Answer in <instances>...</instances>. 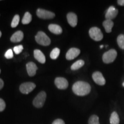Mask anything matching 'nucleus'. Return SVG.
<instances>
[{
  "label": "nucleus",
  "mask_w": 124,
  "mask_h": 124,
  "mask_svg": "<svg viewBox=\"0 0 124 124\" xmlns=\"http://www.w3.org/2000/svg\"><path fill=\"white\" fill-rule=\"evenodd\" d=\"M85 64V62L83 60H79L74 63L71 67L72 70H77L80 69Z\"/></svg>",
  "instance_id": "6ab92c4d"
},
{
  "label": "nucleus",
  "mask_w": 124,
  "mask_h": 124,
  "mask_svg": "<svg viewBox=\"0 0 124 124\" xmlns=\"http://www.w3.org/2000/svg\"><path fill=\"white\" fill-rule=\"evenodd\" d=\"M36 87V85L32 82H26L20 85V90L23 94H28Z\"/></svg>",
  "instance_id": "423d86ee"
},
{
  "label": "nucleus",
  "mask_w": 124,
  "mask_h": 124,
  "mask_svg": "<svg viewBox=\"0 0 124 124\" xmlns=\"http://www.w3.org/2000/svg\"><path fill=\"white\" fill-rule=\"evenodd\" d=\"M34 57L39 62L44 64L46 62V57L42 52L39 49H35L34 51Z\"/></svg>",
  "instance_id": "2eb2a0df"
},
{
  "label": "nucleus",
  "mask_w": 124,
  "mask_h": 124,
  "mask_svg": "<svg viewBox=\"0 0 124 124\" xmlns=\"http://www.w3.org/2000/svg\"><path fill=\"white\" fill-rule=\"evenodd\" d=\"M67 18L68 23L72 27H75L77 26L78 23V18L77 16L74 13L70 12L67 15Z\"/></svg>",
  "instance_id": "f8f14e48"
},
{
  "label": "nucleus",
  "mask_w": 124,
  "mask_h": 124,
  "mask_svg": "<svg viewBox=\"0 0 124 124\" xmlns=\"http://www.w3.org/2000/svg\"><path fill=\"white\" fill-rule=\"evenodd\" d=\"M27 70L29 76L33 77L36 73L38 67L33 62H29L27 64Z\"/></svg>",
  "instance_id": "ddd939ff"
},
{
  "label": "nucleus",
  "mask_w": 124,
  "mask_h": 124,
  "mask_svg": "<svg viewBox=\"0 0 124 124\" xmlns=\"http://www.w3.org/2000/svg\"><path fill=\"white\" fill-rule=\"evenodd\" d=\"M117 52L115 49H111L107 51L102 56V60L105 63L108 64L112 63L117 58Z\"/></svg>",
  "instance_id": "7ed1b4c3"
},
{
  "label": "nucleus",
  "mask_w": 124,
  "mask_h": 124,
  "mask_svg": "<svg viewBox=\"0 0 124 124\" xmlns=\"http://www.w3.org/2000/svg\"><path fill=\"white\" fill-rule=\"evenodd\" d=\"M55 84L59 89L64 90L68 87L69 82L66 79L64 78L58 77L55 79Z\"/></svg>",
  "instance_id": "1a4fd4ad"
},
{
  "label": "nucleus",
  "mask_w": 124,
  "mask_h": 124,
  "mask_svg": "<svg viewBox=\"0 0 124 124\" xmlns=\"http://www.w3.org/2000/svg\"><path fill=\"white\" fill-rule=\"evenodd\" d=\"M52 124H65V123L61 119H57V120L54 121Z\"/></svg>",
  "instance_id": "cd10ccee"
},
{
  "label": "nucleus",
  "mask_w": 124,
  "mask_h": 124,
  "mask_svg": "<svg viewBox=\"0 0 124 124\" xmlns=\"http://www.w3.org/2000/svg\"><path fill=\"white\" fill-rule=\"evenodd\" d=\"M60 54V49L58 48H55L51 51L50 54V57L52 59H56L58 58Z\"/></svg>",
  "instance_id": "4be33fe9"
},
{
  "label": "nucleus",
  "mask_w": 124,
  "mask_h": 124,
  "mask_svg": "<svg viewBox=\"0 0 124 124\" xmlns=\"http://www.w3.org/2000/svg\"><path fill=\"white\" fill-rule=\"evenodd\" d=\"M74 93L78 96H85L89 94L91 91V86L89 83L83 81H78L72 86Z\"/></svg>",
  "instance_id": "f257e3e1"
},
{
  "label": "nucleus",
  "mask_w": 124,
  "mask_h": 124,
  "mask_svg": "<svg viewBox=\"0 0 124 124\" xmlns=\"http://www.w3.org/2000/svg\"><path fill=\"white\" fill-rule=\"evenodd\" d=\"M103 26L107 33H110L114 26V23L112 20H106L103 22Z\"/></svg>",
  "instance_id": "f3484780"
},
{
  "label": "nucleus",
  "mask_w": 124,
  "mask_h": 124,
  "mask_svg": "<svg viewBox=\"0 0 124 124\" xmlns=\"http://www.w3.org/2000/svg\"><path fill=\"white\" fill-rule=\"evenodd\" d=\"M118 13V10L114 7L111 6V7L108 8L106 13V15H105L106 20H112L116 17Z\"/></svg>",
  "instance_id": "9d476101"
},
{
  "label": "nucleus",
  "mask_w": 124,
  "mask_h": 124,
  "mask_svg": "<svg viewBox=\"0 0 124 124\" xmlns=\"http://www.w3.org/2000/svg\"><path fill=\"white\" fill-rule=\"evenodd\" d=\"M32 21V15L29 12H26L23 17L22 23L23 24H28Z\"/></svg>",
  "instance_id": "aec40b11"
},
{
  "label": "nucleus",
  "mask_w": 124,
  "mask_h": 124,
  "mask_svg": "<svg viewBox=\"0 0 124 124\" xmlns=\"http://www.w3.org/2000/svg\"><path fill=\"white\" fill-rule=\"evenodd\" d=\"M0 72H1V70H0Z\"/></svg>",
  "instance_id": "72a5a7b5"
},
{
  "label": "nucleus",
  "mask_w": 124,
  "mask_h": 124,
  "mask_svg": "<svg viewBox=\"0 0 124 124\" xmlns=\"http://www.w3.org/2000/svg\"><path fill=\"white\" fill-rule=\"evenodd\" d=\"M118 4L120 6H124V0H118L117 1Z\"/></svg>",
  "instance_id": "c85d7f7f"
},
{
  "label": "nucleus",
  "mask_w": 124,
  "mask_h": 124,
  "mask_svg": "<svg viewBox=\"0 0 124 124\" xmlns=\"http://www.w3.org/2000/svg\"><path fill=\"white\" fill-rule=\"evenodd\" d=\"M24 38V33L22 31H18L15 32L10 38V41L13 43H18L22 41Z\"/></svg>",
  "instance_id": "4468645a"
},
{
  "label": "nucleus",
  "mask_w": 124,
  "mask_h": 124,
  "mask_svg": "<svg viewBox=\"0 0 124 124\" xmlns=\"http://www.w3.org/2000/svg\"><path fill=\"white\" fill-rule=\"evenodd\" d=\"M5 57L7 59H12L13 57V52L12 49H9L5 54Z\"/></svg>",
  "instance_id": "a878e982"
},
{
  "label": "nucleus",
  "mask_w": 124,
  "mask_h": 124,
  "mask_svg": "<svg viewBox=\"0 0 124 124\" xmlns=\"http://www.w3.org/2000/svg\"><path fill=\"white\" fill-rule=\"evenodd\" d=\"M6 104L5 102L2 99L0 98V111H2L5 108Z\"/></svg>",
  "instance_id": "bb28decb"
},
{
  "label": "nucleus",
  "mask_w": 124,
  "mask_h": 124,
  "mask_svg": "<svg viewBox=\"0 0 124 124\" xmlns=\"http://www.w3.org/2000/svg\"><path fill=\"white\" fill-rule=\"evenodd\" d=\"M46 93L44 91H41L39 93L38 95L34 99L33 101V105L37 108H42L44 104L46 99Z\"/></svg>",
  "instance_id": "20e7f679"
},
{
  "label": "nucleus",
  "mask_w": 124,
  "mask_h": 124,
  "mask_svg": "<svg viewBox=\"0 0 124 124\" xmlns=\"http://www.w3.org/2000/svg\"><path fill=\"white\" fill-rule=\"evenodd\" d=\"M23 49V46L22 45H19V46H15L13 48V51L16 54H19L20 53H21V52H22Z\"/></svg>",
  "instance_id": "393cba45"
},
{
  "label": "nucleus",
  "mask_w": 124,
  "mask_h": 124,
  "mask_svg": "<svg viewBox=\"0 0 124 124\" xmlns=\"http://www.w3.org/2000/svg\"><path fill=\"white\" fill-rule=\"evenodd\" d=\"M89 35L90 38L95 41H101L103 38L102 32L100 28L97 27H93L90 29Z\"/></svg>",
  "instance_id": "39448f33"
},
{
  "label": "nucleus",
  "mask_w": 124,
  "mask_h": 124,
  "mask_svg": "<svg viewBox=\"0 0 124 124\" xmlns=\"http://www.w3.org/2000/svg\"><path fill=\"white\" fill-rule=\"evenodd\" d=\"M80 51L78 48H70L69 51H67L66 54V59L67 60H71L74 59L80 54Z\"/></svg>",
  "instance_id": "9b49d317"
},
{
  "label": "nucleus",
  "mask_w": 124,
  "mask_h": 124,
  "mask_svg": "<svg viewBox=\"0 0 124 124\" xmlns=\"http://www.w3.org/2000/svg\"><path fill=\"white\" fill-rule=\"evenodd\" d=\"M122 86H123V87H124V82L123 83H122Z\"/></svg>",
  "instance_id": "473e14b6"
},
{
  "label": "nucleus",
  "mask_w": 124,
  "mask_h": 124,
  "mask_svg": "<svg viewBox=\"0 0 124 124\" xmlns=\"http://www.w3.org/2000/svg\"><path fill=\"white\" fill-rule=\"evenodd\" d=\"M4 81L1 79H0V90L2 89V87H4Z\"/></svg>",
  "instance_id": "c756f323"
},
{
  "label": "nucleus",
  "mask_w": 124,
  "mask_h": 124,
  "mask_svg": "<svg viewBox=\"0 0 124 124\" xmlns=\"http://www.w3.org/2000/svg\"><path fill=\"white\" fill-rule=\"evenodd\" d=\"M89 124H100L99 117L96 115L91 116L89 120Z\"/></svg>",
  "instance_id": "5701e85b"
},
{
  "label": "nucleus",
  "mask_w": 124,
  "mask_h": 124,
  "mask_svg": "<svg viewBox=\"0 0 124 124\" xmlns=\"http://www.w3.org/2000/svg\"><path fill=\"white\" fill-rule=\"evenodd\" d=\"M35 40L36 42L41 46H47L51 43V40L47 35L42 31H40L37 33L35 36Z\"/></svg>",
  "instance_id": "f03ea898"
},
{
  "label": "nucleus",
  "mask_w": 124,
  "mask_h": 124,
  "mask_svg": "<svg viewBox=\"0 0 124 124\" xmlns=\"http://www.w3.org/2000/svg\"><path fill=\"white\" fill-rule=\"evenodd\" d=\"M93 80L95 82V83H97V85H100V86H103L106 83V80L103 77V75L101 72L99 71H96L94 72L92 75Z\"/></svg>",
  "instance_id": "6e6552de"
},
{
  "label": "nucleus",
  "mask_w": 124,
  "mask_h": 124,
  "mask_svg": "<svg viewBox=\"0 0 124 124\" xmlns=\"http://www.w3.org/2000/svg\"><path fill=\"white\" fill-rule=\"evenodd\" d=\"M20 21V16L18 15H16L13 18V20L12 21L11 24V27L12 28H15L18 25V23H19Z\"/></svg>",
  "instance_id": "b1692460"
},
{
  "label": "nucleus",
  "mask_w": 124,
  "mask_h": 124,
  "mask_svg": "<svg viewBox=\"0 0 124 124\" xmlns=\"http://www.w3.org/2000/svg\"><path fill=\"white\" fill-rule=\"evenodd\" d=\"M103 45H101V46H100V48H103Z\"/></svg>",
  "instance_id": "7c9ffc66"
},
{
  "label": "nucleus",
  "mask_w": 124,
  "mask_h": 124,
  "mask_svg": "<svg viewBox=\"0 0 124 124\" xmlns=\"http://www.w3.org/2000/svg\"><path fill=\"white\" fill-rule=\"evenodd\" d=\"M37 16L43 19H51L55 17V15L52 12L42 9H38L36 12Z\"/></svg>",
  "instance_id": "0eeeda50"
},
{
  "label": "nucleus",
  "mask_w": 124,
  "mask_h": 124,
  "mask_svg": "<svg viewBox=\"0 0 124 124\" xmlns=\"http://www.w3.org/2000/svg\"><path fill=\"white\" fill-rule=\"evenodd\" d=\"M117 44L119 47L122 49H124V35L121 34L117 37Z\"/></svg>",
  "instance_id": "412c9836"
},
{
  "label": "nucleus",
  "mask_w": 124,
  "mask_h": 124,
  "mask_svg": "<svg viewBox=\"0 0 124 124\" xmlns=\"http://www.w3.org/2000/svg\"><path fill=\"white\" fill-rule=\"evenodd\" d=\"M1 35H2V33H1V31H0V38H1Z\"/></svg>",
  "instance_id": "2f4dec72"
},
{
  "label": "nucleus",
  "mask_w": 124,
  "mask_h": 124,
  "mask_svg": "<svg viewBox=\"0 0 124 124\" xmlns=\"http://www.w3.org/2000/svg\"><path fill=\"white\" fill-rule=\"evenodd\" d=\"M110 124H120V118L117 113L113 111L111 113L110 118Z\"/></svg>",
  "instance_id": "a211bd4d"
},
{
  "label": "nucleus",
  "mask_w": 124,
  "mask_h": 124,
  "mask_svg": "<svg viewBox=\"0 0 124 124\" xmlns=\"http://www.w3.org/2000/svg\"><path fill=\"white\" fill-rule=\"evenodd\" d=\"M48 29L50 32L56 35H60L62 33V29L59 25L56 24H50L48 26Z\"/></svg>",
  "instance_id": "dca6fc26"
}]
</instances>
